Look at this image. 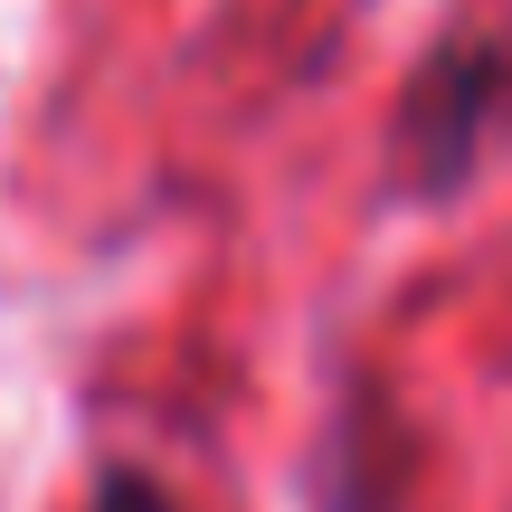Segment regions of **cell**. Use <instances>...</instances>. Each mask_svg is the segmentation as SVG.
<instances>
[{"instance_id":"cell-1","label":"cell","mask_w":512,"mask_h":512,"mask_svg":"<svg viewBox=\"0 0 512 512\" xmlns=\"http://www.w3.org/2000/svg\"><path fill=\"white\" fill-rule=\"evenodd\" d=\"M494 143H512V38L494 29H456L399 95V124H389V162L408 190H456L465 171Z\"/></svg>"},{"instance_id":"cell-2","label":"cell","mask_w":512,"mask_h":512,"mask_svg":"<svg viewBox=\"0 0 512 512\" xmlns=\"http://www.w3.org/2000/svg\"><path fill=\"white\" fill-rule=\"evenodd\" d=\"M86 512H181V503H171V484H152L143 465H105Z\"/></svg>"}]
</instances>
